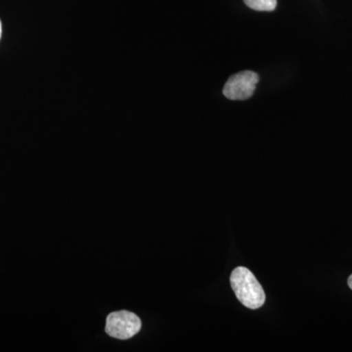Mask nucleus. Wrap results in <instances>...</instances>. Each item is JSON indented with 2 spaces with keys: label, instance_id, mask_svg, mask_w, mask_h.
<instances>
[{
  "label": "nucleus",
  "instance_id": "2",
  "mask_svg": "<svg viewBox=\"0 0 352 352\" xmlns=\"http://www.w3.org/2000/svg\"><path fill=\"white\" fill-rule=\"evenodd\" d=\"M141 320L138 315L122 310L107 317L106 333L119 340H129L140 331Z\"/></svg>",
  "mask_w": 352,
  "mask_h": 352
},
{
  "label": "nucleus",
  "instance_id": "5",
  "mask_svg": "<svg viewBox=\"0 0 352 352\" xmlns=\"http://www.w3.org/2000/svg\"><path fill=\"white\" fill-rule=\"evenodd\" d=\"M347 284H349V288L352 289V275H351L349 280H347Z\"/></svg>",
  "mask_w": 352,
  "mask_h": 352
},
{
  "label": "nucleus",
  "instance_id": "1",
  "mask_svg": "<svg viewBox=\"0 0 352 352\" xmlns=\"http://www.w3.org/2000/svg\"><path fill=\"white\" fill-rule=\"evenodd\" d=\"M231 287L239 302L250 309H258L265 302V293L251 270L239 266L232 271Z\"/></svg>",
  "mask_w": 352,
  "mask_h": 352
},
{
  "label": "nucleus",
  "instance_id": "4",
  "mask_svg": "<svg viewBox=\"0 0 352 352\" xmlns=\"http://www.w3.org/2000/svg\"><path fill=\"white\" fill-rule=\"evenodd\" d=\"M245 6L256 11H273L277 6V0H244Z\"/></svg>",
  "mask_w": 352,
  "mask_h": 352
},
{
  "label": "nucleus",
  "instance_id": "3",
  "mask_svg": "<svg viewBox=\"0 0 352 352\" xmlns=\"http://www.w3.org/2000/svg\"><path fill=\"white\" fill-rule=\"evenodd\" d=\"M258 80V74L254 72H240L227 80L223 87V95L230 100H247L254 95Z\"/></svg>",
  "mask_w": 352,
  "mask_h": 352
},
{
  "label": "nucleus",
  "instance_id": "6",
  "mask_svg": "<svg viewBox=\"0 0 352 352\" xmlns=\"http://www.w3.org/2000/svg\"><path fill=\"white\" fill-rule=\"evenodd\" d=\"M1 34H2V25H1V21H0V38H1Z\"/></svg>",
  "mask_w": 352,
  "mask_h": 352
}]
</instances>
